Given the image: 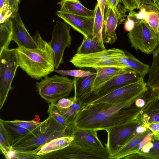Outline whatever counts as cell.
I'll return each mask as SVG.
<instances>
[{
  "label": "cell",
  "instance_id": "6da1fadb",
  "mask_svg": "<svg viewBox=\"0 0 159 159\" xmlns=\"http://www.w3.org/2000/svg\"><path fill=\"white\" fill-rule=\"evenodd\" d=\"M148 91L115 104L100 103L84 105L78 113L73 124L75 129L104 130L131 121L139 115L141 108L135 104Z\"/></svg>",
  "mask_w": 159,
  "mask_h": 159
},
{
  "label": "cell",
  "instance_id": "7a4b0ae2",
  "mask_svg": "<svg viewBox=\"0 0 159 159\" xmlns=\"http://www.w3.org/2000/svg\"><path fill=\"white\" fill-rule=\"evenodd\" d=\"M38 47L29 49L16 48L19 67L31 78L42 80L53 72L55 61L53 51L48 43L37 31L34 36Z\"/></svg>",
  "mask_w": 159,
  "mask_h": 159
},
{
  "label": "cell",
  "instance_id": "3957f363",
  "mask_svg": "<svg viewBox=\"0 0 159 159\" xmlns=\"http://www.w3.org/2000/svg\"><path fill=\"white\" fill-rule=\"evenodd\" d=\"M125 56V51L113 48L92 53H76L69 62L79 68L88 67L95 69L109 66L125 68L116 60L117 58Z\"/></svg>",
  "mask_w": 159,
  "mask_h": 159
},
{
  "label": "cell",
  "instance_id": "277c9868",
  "mask_svg": "<svg viewBox=\"0 0 159 159\" xmlns=\"http://www.w3.org/2000/svg\"><path fill=\"white\" fill-rule=\"evenodd\" d=\"M35 85L41 98L48 103H56L69 96L74 89V82L67 76L55 75L44 77Z\"/></svg>",
  "mask_w": 159,
  "mask_h": 159
},
{
  "label": "cell",
  "instance_id": "5b68a950",
  "mask_svg": "<svg viewBox=\"0 0 159 159\" xmlns=\"http://www.w3.org/2000/svg\"><path fill=\"white\" fill-rule=\"evenodd\" d=\"M46 127L32 138L23 142L13 144L15 150L21 152L29 151L40 148L52 140L61 137L72 136L74 127L66 128L57 122L50 115Z\"/></svg>",
  "mask_w": 159,
  "mask_h": 159
},
{
  "label": "cell",
  "instance_id": "8992f818",
  "mask_svg": "<svg viewBox=\"0 0 159 159\" xmlns=\"http://www.w3.org/2000/svg\"><path fill=\"white\" fill-rule=\"evenodd\" d=\"M18 67L16 48H7L0 52V110L14 88L11 84Z\"/></svg>",
  "mask_w": 159,
  "mask_h": 159
},
{
  "label": "cell",
  "instance_id": "52a82bcc",
  "mask_svg": "<svg viewBox=\"0 0 159 159\" xmlns=\"http://www.w3.org/2000/svg\"><path fill=\"white\" fill-rule=\"evenodd\" d=\"M38 156L39 159H110V155L106 147L95 148L71 143L61 150Z\"/></svg>",
  "mask_w": 159,
  "mask_h": 159
},
{
  "label": "cell",
  "instance_id": "ba28073f",
  "mask_svg": "<svg viewBox=\"0 0 159 159\" xmlns=\"http://www.w3.org/2000/svg\"><path fill=\"white\" fill-rule=\"evenodd\" d=\"M128 36L132 47L147 54L152 53L159 44L157 34L143 20L129 32Z\"/></svg>",
  "mask_w": 159,
  "mask_h": 159
},
{
  "label": "cell",
  "instance_id": "9c48e42d",
  "mask_svg": "<svg viewBox=\"0 0 159 159\" xmlns=\"http://www.w3.org/2000/svg\"><path fill=\"white\" fill-rule=\"evenodd\" d=\"M141 77L135 71L126 68L119 74L93 90L81 101L83 106L89 104L115 90L137 81Z\"/></svg>",
  "mask_w": 159,
  "mask_h": 159
},
{
  "label": "cell",
  "instance_id": "30bf717a",
  "mask_svg": "<svg viewBox=\"0 0 159 159\" xmlns=\"http://www.w3.org/2000/svg\"><path fill=\"white\" fill-rule=\"evenodd\" d=\"M143 124L139 114L132 121L112 127L106 131L107 138L106 147L110 154V157L136 133L137 128Z\"/></svg>",
  "mask_w": 159,
  "mask_h": 159
},
{
  "label": "cell",
  "instance_id": "8fae6325",
  "mask_svg": "<svg viewBox=\"0 0 159 159\" xmlns=\"http://www.w3.org/2000/svg\"><path fill=\"white\" fill-rule=\"evenodd\" d=\"M70 30V26L65 21L57 20L54 26L51 40L48 43L54 53L56 69L64 62L63 57L65 50L71 46Z\"/></svg>",
  "mask_w": 159,
  "mask_h": 159
},
{
  "label": "cell",
  "instance_id": "7c38bea8",
  "mask_svg": "<svg viewBox=\"0 0 159 159\" xmlns=\"http://www.w3.org/2000/svg\"><path fill=\"white\" fill-rule=\"evenodd\" d=\"M148 90L147 83L144 81L143 78L141 77L138 81L115 90L89 104H116L129 100Z\"/></svg>",
  "mask_w": 159,
  "mask_h": 159
},
{
  "label": "cell",
  "instance_id": "4fadbf2b",
  "mask_svg": "<svg viewBox=\"0 0 159 159\" xmlns=\"http://www.w3.org/2000/svg\"><path fill=\"white\" fill-rule=\"evenodd\" d=\"M57 16L69 24L75 30L82 34L84 37H93L94 16L91 17L76 15L60 10L56 13Z\"/></svg>",
  "mask_w": 159,
  "mask_h": 159
},
{
  "label": "cell",
  "instance_id": "5bb4252c",
  "mask_svg": "<svg viewBox=\"0 0 159 159\" xmlns=\"http://www.w3.org/2000/svg\"><path fill=\"white\" fill-rule=\"evenodd\" d=\"M12 22V40L18 47L26 48H35L38 44L34 37H32L26 29L18 12L10 17Z\"/></svg>",
  "mask_w": 159,
  "mask_h": 159
},
{
  "label": "cell",
  "instance_id": "9a60e30c",
  "mask_svg": "<svg viewBox=\"0 0 159 159\" xmlns=\"http://www.w3.org/2000/svg\"><path fill=\"white\" fill-rule=\"evenodd\" d=\"M142 124L137 129V132L126 143L110 157V159L123 158L126 156L136 153L144 139L152 131Z\"/></svg>",
  "mask_w": 159,
  "mask_h": 159
},
{
  "label": "cell",
  "instance_id": "2e32d148",
  "mask_svg": "<svg viewBox=\"0 0 159 159\" xmlns=\"http://www.w3.org/2000/svg\"><path fill=\"white\" fill-rule=\"evenodd\" d=\"M98 131L75 128L72 136L75 144L95 148L102 149L104 147L97 135Z\"/></svg>",
  "mask_w": 159,
  "mask_h": 159
},
{
  "label": "cell",
  "instance_id": "e0dca14e",
  "mask_svg": "<svg viewBox=\"0 0 159 159\" xmlns=\"http://www.w3.org/2000/svg\"><path fill=\"white\" fill-rule=\"evenodd\" d=\"M121 24L119 17L110 7L103 23L102 38L104 43L112 44L116 41V29L117 25Z\"/></svg>",
  "mask_w": 159,
  "mask_h": 159
},
{
  "label": "cell",
  "instance_id": "ac0fdd59",
  "mask_svg": "<svg viewBox=\"0 0 159 159\" xmlns=\"http://www.w3.org/2000/svg\"><path fill=\"white\" fill-rule=\"evenodd\" d=\"M139 115L143 125L159 122V95L153 94L141 108Z\"/></svg>",
  "mask_w": 159,
  "mask_h": 159
},
{
  "label": "cell",
  "instance_id": "d6986e66",
  "mask_svg": "<svg viewBox=\"0 0 159 159\" xmlns=\"http://www.w3.org/2000/svg\"><path fill=\"white\" fill-rule=\"evenodd\" d=\"M137 16L140 20H143L148 23L153 31L158 33L159 21V9L153 5L145 4L141 6Z\"/></svg>",
  "mask_w": 159,
  "mask_h": 159
},
{
  "label": "cell",
  "instance_id": "ffe728a7",
  "mask_svg": "<svg viewBox=\"0 0 159 159\" xmlns=\"http://www.w3.org/2000/svg\"><path fill=\"white\" fill-rule=\"evenodd\" d=\"M57 4L61 6L60 10L61 11L85 17L94 16V10L85 7L79 0H60Z\"/></svg>",
  "mask_w": 159,
  "mask_h": 159
},
{
  "label": "cell",
  "instance_id": "44dd1931",
  "mask_svg": "<svg viewBox=\"0 0 159 159\" xmlns=\"http://www.w3.org/2000/svg\"><path fill=\"white\" fill-rule=\"evenodd\" d=\"M152 53V61L146 83L147 86L152 89L153 94L157 95L159 93V44Z\"/></svg>",
  "mask_w": 159,
  "mask_h": 159
},
{
  "label": "cell",
  "instance_id": "7402d4cb",
  "mask_svg": "<svg viewBox=\"0 0 159 159\" xmlns=\"http://www.w3.org/2000/svg\"><path fill=\"white\" fill-rule=\"evenodd\" d=\"M96 75V74L83 77H74V96L81 102L91 92Z\"/></svg>",
  "mask_w": 159,
  "mask_h": 159
},
{
  "label": "cell",
  "instance_id": "603a6c76",
  "mask_svg": "<svg viewBox=\"0 0 159 159\" xmlns=\"http://www.w3.org/2000/svg\"><path fill=\"white\" fill-rule=\"evenodd\" d=\"M125 57L116 58L125 68L135 71L143 78L149 73L150 66L142 62L130 53L125 51Z\"/></svg>",
  "mask_w": 159,
  "mask_h": 159
},
{
  "label": "cell",
  "instance_id": "cb8c5ba5",
  "mask_svg": "<svg viewBox=\"0 0 159 159\" xmlns=\"http://www.w3.org/2000/svg\"><path fill=\"white\" fill-rule=\"evenodd\" d=\"M125 69L109 66L95 69L96 75L93 84L92 90L119 74Z\"/></svg>",
  "mask_w": 159,
  "mask_h": 159
},
{
  "label": "cell",
  "instance_id": "d4e9b609",
  "mask_svg": "<svg viewBox=\"0 0 159 159\" xmlns=\"http://www.w3.org/2000/svg\"><path fill=\"white\" fill-rule=\"evenodd\" d=\"M74 140L72 136L61 137L53 139L43 145L37 152L40 156L63 149L70 145Z\"/></svg>",
  "mask_w": 159,
  "mask_h": 159
},
{
  "label": "cell",
  "instance_id": "484cf974",
  "mask_svg": "<svg viewBox=\"0 0 159 159\" xmlns=\"http://www.w3.org/2000/svg\"><path fill=\"white\" fill-rule=\"evenodd\" d=\"M12 22L10 19L0 24V52L8 48L12 41Z\"/></svg>",
  "mask_w": 159,
  "mask_h": 159
},
{
  "label": "cell",
  "instance_id": "4316f807",
  "mask_svg": "<svg viewBox=\"0 0 159 159\" xmlns=\"http://www.w3.org/2000/svg\"><path fill=\"white\" fill-rule=\"evenodd\" d=\"M94 10V19L93 25V37L97 39L103 49H106L102 38L103 20L98 3L96 4Z\"/></svg>",
  "mask_w": 159,
  "mask_h": 159
},
{
  "label": "cell",
  "instance_id": "83f0119b",
  "mask_svg": "<svg viewBox=\"0 0 159 159\" xmlns=\"http://www.w3.org/2000/svg\"><path fill=\"white\" fill-rule=\"evenodd\" d=\"M97 39L84 36L81 44L78 48L76 53L87 54L98 52L103 50Z\"/></svg>",
  "mask_w": 159,
  "mask_h": 159
},
{
  "label": "cell",
  "instance_id": "f1b7e54d",
  "mask_svg": "<svg viewBox=\"0 0 159 159\" xmlns=\"http://www.w3.org/2000/svg\"><path fill=\"white\" fill-rule=\"evenodd\" d=\"M2 120L9 134L12 145L21 137L30 131L12 123L11 121Z\"/></svg>",
  "mask_w": 159,
  "mask_h": 159
},
{
  "label": "cell",
  "instance_id": "f546056e",
  "mask_svg": "<svg viewBox=\"0 0 159 159\" xmlns=\"http://www.w3.org/2000/svg\"><path fill=\"white\" fill-rule=\"evenodd\" d=\"M12 145L10 136L0 119V149L4 156L12 148Z\"/></svg>",
  "mask_w": 159,
  "mask_h": 159
},
{
  "label": "cell",
  "instance_id": "4dcf8cb0",
  "mask_svg": "<svg viewBox=\"0 0 159 159\" xmlns=\"http://www.w3.org/2000/svg\"><path fill=\"white\" fill-rule=\"evenodd\" d=\"M49 107L57 110L66 120L68 124L73 126V124L78 112L75 111L70 107L62 108L57 106L54 103H51Z\"/></svg>",
  "mask_w": 159,
  "mask_h": 159
},
{
  "label": "cell",
  "instance_id": "1f68e13d",
  "mask_svg": "<svg viewBox=\"0 0 159 159\" xmlns=\"http://www.w3.org/2000/svg\"><path fill=\"white\" fill-rule=\"evenodd\" d=\"M109 7L111 8L119 18L121 23L125 20L127 16L126 12L127 10L120 5L121 0H106Z\"/></svg>",
  "mask_w": 159,
  "mask_h": 159
},
{
  "label": "cell",
  "instance_id": "d6a6232c",
  "mask_svg": "<svg viewBox=\"0 0 159 159\" xmlns=\"http://www.w3.org/2000/svg\"><path fill=\"white\" fill-rule=\"evenodd\" d=\"M53 71L63 76H70L78 78L85 77L96 74V72L81 70H65L55 69Z\"/></svg>",
  "mask_w": 159,
  "mask_h": 159
},
{
  "label": "cell",
  "instance_id": "836d02e7",
  "mask_svg": "<svg viewBox=\"0 0 159 159\" xmlns=\"http://www.w3.org/2000/svg\"><path fill=\"white\" fill-rule=\"evenodd\" d=\"M137 12L134 10L129 11L124 23V29L126 31L132 30L141 21L137 18Z\"/></svg>",
  "mask_w": 159,
  "mask_h": 159
},
{
  "label": "cell",
  "instance_id": "e575fe53",
  "mask_svg": "<svg viewBox=\"0 0 159 159\" xmlns=\"http://www.w3.org/2000/svg\"><path fill=\"white\" fill-rule=\"evenodd\" d=\"M143 156L146 159H159V138L153 135L152 147L148 153Z\"/></svg>",
  "mask_w": 159,
  "mask_h": 159
},
{
  "label": "cell",
  "instance_id": "d590c367",
  "mask_svg": "<svg viewBox=\"0 0 159 159\" xmlns=\"http://www.w3.org/2000/svg\"><path fill=\"white\" fill-rule=\"evenodd\" d=\"M48 112L57 122L66 128L73 127L69 125L64 117L56 110L48 106Z\"/></svg>",
  "mask_w": 159,
  "mask_h": 159
},
{
  "label": "cell",
  "instance_id": "8d00e7d4",
  "mask_svg": "<svg viewBox=\"0 0 159 159\" xmlns=\"http://www.w3.org/2000/svg\"><path fill=\"white\" fill-rule=\"evenodd\" d=\"M38 148L29 151L21 152L16 150L15 159H39L37 152L40 149Z\"/></svg>",
  "mask_w": 159,
  "mask_h": 159
},
{
  "label": "cell",
  "instance_id": "74e56055",
  "mask_svg": "<svg viewBox=\"0 0 159 159\" xmlns=\"http://www.w3.org/2000/svg\"><path fill=\"white\" fill-rule=\"evenodd\" d=\"M11 121L13 123L25 128L30 131L33 130L41 123V122L34 120L24 121L16 120Z\"/></svg>",
  "mask_w": 159,
  "mask_h": 159
},
{
  "label": "cell",
  "instance_id": "f35d334b",
  "mask_svg": "<svg viewBox=\"0 0 159 159\" xmlns=\"http://www.w3.org/2000/svg\"><path fill=\"white\" fill-rule=\"evenodd\" d=\"M74 97L70 98H63L59 100L55 103L57 107L62 108L70 107L73 104Z\"/></svg>",
  "mask_w": 159,
  "mask_h": 159
},
{
  "label": "cell",
  "instance_id": "ab89813d",
  "mask_svg": "<svg viewBox=\"0 0 159 159\" xmlns=\"http://www.w3.org/2000/svg\"><path fill=\"white\" fill-rule=\"evenodd\" d=\"M104 22L107 16L109 8L110 7L106 0H97Z\"/></svg>",
  "mask_w": 159,
  "mask_h": 159
},
{
  "label": "cell",
  "instance_id": "60d3db41",
  "mask_svg": "<svg viewBox=\"0 0 159 159\" xmlns=\"http://www.w3.org/2000/svg\"><path fill=\"white\" fill-rule=\"evenodd\" d=\"M124 7L129 11L134 10L135 9H139L135 0H121Z\"/></svg>",
  "mask_w": 159,
  "mask_h": 159
},
{
  "label": "cell",
  "instance_id": "b9f144b4",
  "mask_svg": "<svg viewBox=\"0 0 159 159\" xmlns=\"http://www.w3.org/2000/svg\"><path fill=\"white\" fill-rule=\"evenodd\" d=\"M20 1L21 0H9V7L12 13V16L18 12L19 5L20 3Z\"/></svg>",
  "mask_w": 159,
  "mask_h": 159
},
{
  "label": "cell",
  "instance_id": "7bdbcfd3",
  "mask_svg": "<svg viewBox=\"0 0 159 159\" xmlns=\"http://www.w3.org/2000/svg\"><path fill=\"white\" fill-rule=\"evenodd\" d=\"M144 126L150 130L155 136L159 138V122L152 123Z\"/></svg>",
  "mask_w": 159,
  "mask_h": 159
},
{
  "label": "cell",
  "instance_id": "ee69618b",
  "mask_svg": "<svg viewBox=\"0 0 159 159\" xmlns=\"http://www.w3.org/2000/svg\"><path fill=\"white\" fill-rule=\"evenodd\" d=\"M139 9L141 6L145 4H150L156 7L159 9V6L158 5L157 0H135Z\"/></svg>",
  "mask_w": 159,
  "mask_h": 159
},
{
  "label": "cell",
  "instance_id": "f6af8a7d",
  "mask_svg": "<svg viewBox=\"0 0 159 159\" xmlns=\"http://www.w3.org/2000/svg\"><path fill=\"white\" fill-rule=\"evenodd\" d=\"M10 9L9 0H0V11Z\"/></svg>",
  "mask_w": 159,
  "mask_h": 159
},
{
  "label": "cell",
  "instance_id": "bcb514c9",
  "mask_svg": "<svg viewBox=\"0 0 159 159\" xmlns=\"http://www.w3.org/2000/svg\"><path fill=\"white\" fill-rule=\"evenodd\" d=\"M122 159H146L144 157L140 155L139 153H135L128 155L123 157Z\"/></svg>",
  "mask_w": 159,
  "mask_h": 159
},
{
  "label": "cell",
  "instance_id": "7dc6e473",
  "mask_svg": "<svg viewBox=\"0 0 159 159\" xmlns=\"http://www.w3.org/2000/svg\"><path fill=\"white\" fill-rule=\"evenodd\" d=\"M144 100L142 98L137 99L135 102V105L138 107L142 108L143 107L145 104Z\"/></svg>",
  "mask_w": 159,
  "mask_h": 159
},
{
  "label": "cell",
  "instance_id": "c3c4849f",
  "mask_svg": "<svg viewBox=\"0 0 159 159\" xmlns=\"http://www.w3.org/2000/svg\"><path fill=\"white\" fill-rule=\"evenodd\" d=\"M157 35L158 38V41L159 43V21L158 22V33Z\"/></svg>",
  "mask_w": 159,
  "mask_h": 159
},
{
  "label": "cell",
  "instance_id": "681fc988",
  "mask_svg": "<svg viewBox=\"0 0 159 159\" xmlns=\"http://www.w3.org/2000/svg\"><path fill=\"white\" fill-rule=\"evenodd\" d=\"M159 95V93L157 95Z\"/></svg>",
  "mask_w": 159,
  "mask_h": 159
},
{
  "label": "cell",
  "instance_id": "f907efd6",
  "mask_svg": "<svg viewBox=\"0 0 159 159\" xmlns=\"http://www.w3.org/2000/svg\"></svg>",
  "mask_w": 159,
  "mask_h": 159
}]
</instances>
